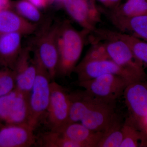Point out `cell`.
I'll use <instances>...</instances> for the list:
<instances>
[{
    "label": "cell",
    "instance_id": "1",
    "mask_svg": "<svg viewBox=\"0 0 147 147\" xmlns=\"http://www.w3.org/2000/svg\"><path fill=\"white\" fill-rule=\"evenodd\" d=\"M69 94V123L80 122L93 131H103L118 117L114 103L94 97L85 90Z\"/></svg>",
    "mask_w": 147,
    "mask_h": 147
},
{
    "label": "cell",
    "instance_id": "2",
    "mask_svg": "<svg viewBox=\"0 0 147 147\" xmlns=\"http://www.w3.org/2000/svg\"><path fill=\"white\" fill-rule=\"evenodd\" d=\"M89 32L77 30L67 21L59 24L57 32L59 62L57 76H70L82 55L85 38Z\"/></svg>",
    "mask_w": 147,
    "mask_h": 147
},
{
    "label": "cell",
    "instance_id": "3",
    "mask_svg": "<svg viewBox=\"0 0 147 147\" xmlns=\"http://www.w3.org/2000/svg\"><path fill=\"white\" fill-rule=\"evenodd\" d=\"M34 59L36 66V75L29 99L30 117L28 124L35 129L41 117L47 113L52 82L48 71L36 56Z\"/></svg>",
    "mask_w": 147,
    "mask_h": 147
},
{
    "label": "cell",
    "instance_id": "4",
    "mask_svg": "<svg viewBox=\"0 0 147 147\" xmlns=\"http://www.w3.org/2000/svg\"><path fill=\"white\" fill-rule=\"evenodd\" d=\"M101 40L104 41L103 43L110 59L140 81L147 80V74L144 65L125 42L111 37H103L94 41Z\"/></svg>",
    "mask_w": 147,
    "mask_h": 147
},
{
    "label": "cell",
    "instance_id": "5",
    "mask_svg": "<svg viewBox=\"0 0 147 147\" xmlns=\"http://www.w3.org/2000/svg\"><path fill=\"white\" fill-rule=\"evenodd\" d=\"M130 83L122 76L107 74L79 82L78 84L92 96L115 104L116 100L123 95L127 86Z\"/></svg>",
    "mask_w": 147,
    "mask_h": 147
},
{
    "label": "cell",
    "instance_id": "6",
    "mask_svg": "<svg viewBox=\"0 0 147 147\" xmlns=\"http://www.w3.org/2000/svg\"><path fill=\"white\" fill-rule=\"evenodd\" d=\"M59 24L45 26L35 40L34 55L46 68L52 81L57 76L59 53L57 32Z\"/></svg>",
    "mask_w": 147,
    "mask_h": 147
},
{
    "label": "cell",
    "instance_id": "7",
    "mask_svg": "<svg viewBox=\"0 0 147 147\" xmlns=\"http://www.w3.org/2000/svg\"><path fill=\"white\" fill-rule=\"evenodd\" d=\"M123 95L129 114V117L127 120L146 134L147 80L129 84Z\"/></svg>",
    "mask_w": 147,
    "mask_h": 147
},
{
    "label": "cell",
    "instance_id": "8",
    "mask_svg": "<svg viewBox=\"0 0 147 147\" xmlns=\"http://www.w3.org/2000/svg\"><path fill=\"white\" fill-rule=\"evenodd\" d=\"M29 99L16 89L8 94L1 96L0 121L5 124H28Z\"/></svg>",
    "mask_w": 147,
    "mask_h": 147
},
{
    "label": "cell",
    "instance_id": "9",
    "mask_svg": "<svg viewBox=\"0 0 147 147\" xmlns=\"http://www.w3.org/2000/svg\"><path fill=\"white\" fill-rule=\"evenodd\" d=\"M50 90L47 118L51 130L58 131L69 123L70 107L69 94L55 81L51 82Z\"/></svg>",
    "mask_w": 147,
    "mask_h": 147
},
{
    "label": "cell",
    "instance_id": "10",
    "mask_svg": "<svg viewBox=\"0 0 147 147\" xmlns=\"http://www.w3.org/2000/svg\"><path fill=\"white\" fill-rule=\"evenodd\" d=\"M96 0H63L62 5L69 15L83 30L92 33L101 21L100 11Z\"/></svg>",
    "mask_w": 147,
    "mask_h": 147
},
{
    "label": "cell",
    "instance_id": "11",
    "mask_svg": "<svg viewBox=\"0 0 147 147\" xmlns=\"http://www.w3.org/2000/svg\"><path fill=\"white\" fill-rule=\"evenodd\" d=\"M74 72L77 74L79 82L90 80L107 74L122 76L131 83L141 81L110 59L87 62H80L76 66Z\"/></svg>",
    "mask_w": 147,
    "mask_h": 147
},
{
    "label": "cell",
    "instance_id": "12",
    "mask_svg": "<svg viewBox=\"0 0 147 147\" xmlns=\"http://www.w3.org/2000/svg\"><path fill=\"white\" fill-rule=\"evenodd\" d=\"M30 46L23 47L13 69L16 79V89L30 97L36 75L34 59L31 58Z\"/></svg>",
    "mask_w": 147,
    "mask_h": 147
},
{
    "label": "cell",
    "instance_id": "13",
    "mask_svg": "<svg viewBox=\"0 0 147 147\" xmlns=\"http://www.w3.org/2000/svg\"><path fill=\"white\" fill-rule=\"evenodd\" d=\"M34 129L28 124H5L0 128V147H30L35 146Z\"/></svg>",
    "mask_w": 147,
    "mask_h": 147
},
{
    "label": "cell",
    "instance_id": "14",
    "mask_svg": "<svg viewBox=\"0 0 147 147\" xmlns=\"http://www.w3.org/2000/svg\"><path fill=\"white\" fill-rule=\"evenodd\" d=\"M37 25L27 20L12 8L0 11V35L8 33L32 34L37 30Z\"/></svg>",
    "mask_w": 147,
    "mask_h": 147
},
{
    "label": "cell",
    "instance_id": "15",
    "mask_svg": "<svg viewBox=\"0 0 147 147\" xmlns=\"http://www.w3.org/2000/svg\"><path fill=\"white\" fill-rule=\"evenodd\" d=\"M82 147H97L103 131H93L79 122L69 123L58 131Z\"/></svg>",
    "mask_w": 147,
    "mask_h": 147
},
{
    "label": "cell",
    "instance_id": "16",
    "mask_svg": "<svg viewBox=\"0 0 147 147\" xmlns=\"http://www.w3.org/2000/svg\"><path fill=\"white\" fill-rule=\"evenodd\" d=\"M19 33L0 35V66L13 70L22 51V37Z\"/></svg>",
    "mask_w": 147,
    "mask_h": 147
},
{
    "label": "cell",
    "instance_id": "17",
    "mask_svg": "<svg viewBox=\"0 0 147 147\" xmlns=\"http://www.w3.org/2000/svg\"><path fill=\"white\" fill-rule=\"evenodd\" d=\"M116 28L123 32L147 42V15L131 17L106 16Z\"/></svg>",
    "mask_w": 147,
    "mask_h": 147
},
{
    "label": "cell",
    "instance_id": "18",
    "mask_svg": "<svg viewBox=\"0 0 147 147\" xmlns=\"http://www.w3.org/2000/svg\"><path fill=\"white\" fill-rule=\"evenodd\" d=\"M98 34L100 37H111L123 40L129 46L134 55L144 65L147 66V42L142 41L131 35L108 29H99Z\"/></svg>",
    "mask_w": 147,
    "mask_h": 147
},
{
    "label": "cell",
    "instance_id": "19",
    "mask_svg": "<svg viewBox=\"0 0 147 147\" xmlns=\"http://www.w3.org/2000/svg\"><path fill=\"white\" fill-rule=\"evenodd\" d=\"M105 16L131 17L147 15L146 0H127L114 8L100 9Z\"/></svg>",
    "mask_w": 147,
    "mask_h": 147
},
{
    "label": "cell",
    "instance_id": "20",
    "mask_svg": "<svg viewBox=\"0 0 147 147\" xmlns=\"http://www.w3.org/2000/svg\"><path fill=\"white\" fill-rule=\"evenodd\" d=\"M123 139L120 147H147V135L126 119L122 126Z\"/></svg>",
    "mask_w": 147,
    "mask_h": 147
},
{
    "label": "cell",
    "instance_id": "21",
    "mask_svg": "<svg viewBox=\"0 0 147 147\" xmlns=\"http://www.w3.org/2000/svg\"><path fill=\"white\" fill-rule=\"evenodd\" d=\"M35 146L41 147H82L66 138L59 131L51 130L37 136Z\"/></svg>",
    "mask_w": 147,
    "mask_h": 147
},
{
    "label": "cell",
    "instance_id": "22",
    "mask_svg": "<svg viewBox=\"0 0 147 147\" xmlns=\"http://www.w3.org/2000/svg\"><path fill=\"white\" fill-rule=\"evenodd\" d=\"M123 124L118 116L110 126L103 131L97 147H120L123 139Z\"/></svg>",
    "mask_w": 147,
    "mask_h": 147
},
{
    "label": "cell",
    "instance_id": "23",
    "mask_svg": "<svg viewBox=\"0 0 147 147\" xmlns=\"http://www.w3.org/2000/svg\"><path fill=\"white\" fill-rule=\"evenodd\" d=\"M11 8L22 17L33 23L38 22L42 18L39 9L28 0L12 1Z\"/></svg>",
    "mask_w": 147,
    "mask_h": 147
},
{
    "label": "cell",
    "instance_id": "24",
    "mask_svg": "<svg viewBox=\"0 0 147 147\" xmlns=\"http://www.w3.org/2000/svg\"><path fill=\"white\" fill-rule=\"evenodd\" d=\"M15 74L12 69H0V97L8 94L16 88Z\"/></svg>",
    "mask_w": 147,
    "mask_h": 147
},
{
    "label": "cell",
    "instance_id": "25",
    "mask_svg": "<svg viewBox=\"0 0 147 147\" xmlns=\"http://www.w3.org/2000/svg\"><path fill=\"white\" fill-rule=\"evenodd\" d=\"M92 43L93 44L92 46L88 51V53L81 62H87L110 59L105 50L103 42L96 41L92 42Z\"/></svg>",
    "mask_w": 147,
    "mask_h": 147
},
{
    "label": "cell",
    "instance_id": "26",
    "mask_svg": "<svg viewBox=\"0 0 147 147\" xmlns=\"http://www.w3.org/2000/svg\"><path fill=\"white\" fill-rule=\"evenodd\" d=\"M38 9L45 8L50 4L49 0H28Z\"/></svg>",
    "mask_w": 147,
    "mask_h": 147
},
{
    "label": "cell",
    "instance_id": "27",
    "mask_svg": "<svg viewBox=\"0 0 147 147\" xmlns=\"http://www.w3.org/2000/svg\"><path fill=\"white\" fill-rule=\"evenodd\" d=\"M11 0H0V11L11 8Z\"/></svg>",
    "mask_w": 147,
    "mask_h": 147
},
{
    "label": "cell",
    "instance_id": "28",
    "mask_svg": "<svg viewBox=\"0 0 147 147\" xmlns=\"http://www.w3.org/2000/svg\"><path fill=\"white\" fill-rule=\"evenodd\" d=\"M111 4V9L114 8L120 4L121 0H109Z\"/></svg>",
    "mask_w": 147,
    "mask_h": 147
},
{
    "label": "cell",
    "instance_id": "29",
    "mask_svg": "<svg viewBox=\"0 0 147 147\" xmlns=\"http://www.w3.org/2000/svg\"><path fill=\"white\" fill-rule=\"evenodd\" d=\"M97 1L100 2L102 4L105 6V7H107L108 9H111V7H112L111 4H110L109 0H97Z\"/></svg>",
    "mask_w": 147,
    "mask_h": 147
},
{
    "label": "cell",
    "instance_id": "30",
    "mask_svg": "<svg viewBox=\"0 0 147 147\" xmlns=\"http://www.w3.org/2000/svg\"><path fill=\"white\" fill-rule=\"evenodd\" d=\"M49 1L50 4L52 3H56L61 4L62 5L63 0H49Z\"/></svg>",
    "mask_w": 147,
    "mask_h": 147
},
{
    "label": "cell",
    "instance_id": "31",
    "mask_svg": "<svg viewBox=\"0 0 147 147\" xmlns=\"http://www.w3.org/2000/svg\"><path fill=\"white\" fill-rule=\"evenodd\" d=\"M145 131H146V134H147V118L146 121V128H145Z\"/></svg>",
    "mask_w": 147,
    "mask_h": 147
},
{
    "label": "cell",
    "instance_id": "32",
    "mask_svg": "<svg viewBox=\"0 0 147 147\" xmlns=\"http://www.w3.org/2000/svg\"><path fill=\"white\" fill-rule=\"evenodd\" d=\"M146 1H147V0H146Z\"/></svg>",
    "mask_w": 147,
    "mask_h": 147
}]
</instances>
